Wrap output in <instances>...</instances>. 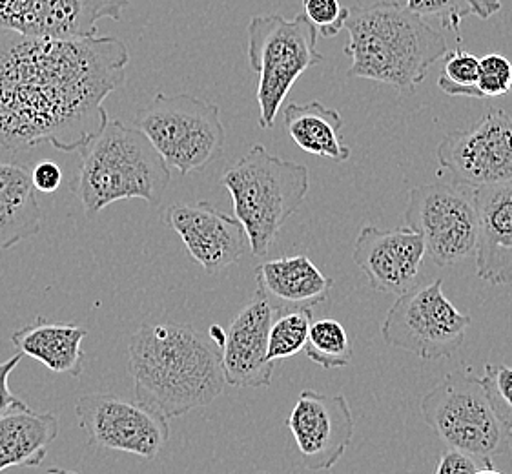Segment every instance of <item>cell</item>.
Returning a JSON list of instances; mask_svg holds the SVG:
<instances>
[{"instance_id":"18","label":"cell","mask_w":512,"mask_h":474,"mask_svg":"<svg viewBox=\"0 0 512 474\" xmlns=\"http://www.w3.org/2000/svg\"><path fill=\"white\" fill-rule=\"evenodd\" d=\"M476 274L494 287L512 283V181L474 188Z\"/></svg>"},{"instance_id":"19","label":"cell","mask_w":512,"mask_h":474,"mask_svg":"<svg viewBox=\"0 0 512 474\" xmlns=\"http://www.w3.org/2000/svg\"><path fill=\"white\" fill-rule=\"evenodd\" d=\"M257 292L277 314L312 309L328 298L334 279L325 276L307 256H288L256 268Z\"/></svg>"},{"instance_id":"24","label":"cell","mask_w":512,"mask_h":474,"mask_svg":"<svg viewBox=\"0 0 512 474\" xmlns=\"http://www.w3.org/2000/svg\"><path fill=\"white\" fill-rule=\"evenodd\" d=\"M305 354L323 369H343L354 358V347L347 329L339 321L328 318L312 323Z\"/></svg>"},{"instance_id":"23","label":"cell","mask_w":512,"mask_h":474,"mask_svg":"<svg viewBox=\"0 0 512 474\" xmlns=\"http://www.w3.org/2000/svg\"><path fill=\"white\" fill-rule=\"evenodd\" d=\"M285 128L303 152L325 157L334 163L349 161L352 150L343 143V117L338 110L319 101L290 103L283 110Z\"/></svg>"},{"instance_id":"21","label":"cell","mask_w":512,"mask_h":474,"mask_svg":"<svg viewBox=\"0 0 512 474\" xmlns=\"http://www.w3.org/2000/svg\"><path fill=\"white\" fill-rule=\"evenodd\" d=\"M86 336L88 330L82 329L81 325H62L37 318L30 325L15 330L11 334V343L19 354L41 361L46 369L79 378L84 363L82 340Z\"/></svg>"},{"instance_id":"7","label":"cell","mask_w":512,"mask_h":474,"mask_svg":"<svg viewBox=\"0 0 512 474\" xmlns=\"http://www.w3.org/2000/svg\"><path fill=\"white\" fill-rule=\"evenodd\" d=\"M134 126L181 176L203 170L225 150L219 106L190 93H157L152 103L137 110Z\"/></svg>"},{"instance_id":"20","label":"cell","mask_w":512,"mask_h":474,"mask_svg":"<svg viewBox=\"0 0 512 474\" xmlns=\"http://www.w3.org/2000/svg\"><path fill=\"white\" fill-rule=\"evenodd\" d=\"M41 217L30 166L0 154V250L37 236Z\"/></svg>"},{"instance_id":"30","label":"cell","mask_w":512,"mask_h":474,"mask_svg":"<svg viewBox=\"0 0 512 474\" xmlns=\"http://www.w3.org/2000/svg\"><path fill=\"white\" fill-rule=\"evenodd\" d=\"M478 90L485 97H503L512 90V62L502 53H489L480 59Z\"/></svg>"},{"instance_id":"32","label":"cell","mask_w":512,"mask_h":474,"mask_svg":"<svg viewBox=\"0 0 512 474\" xmlns=\"http://www.w3.org/2000/svg\"><path fill=\"white\" fill-rule=\"evenodd\" d=\"M31 181L37 192H44V194L57 192L62 185L61 166L44 159L31 168Z\"/></svg>"},{"instance_id":"22","label":"cell","mask_w":512,"mask_h":474,"mask_svg":"<svg viewBox=\"0 0 512 474\" xmlns=\"http://www.w3.org/2000/svg\"><path fill=\"white\" fill-rule=\"evenodd\" d=\"M59 436V416L28 405L0 416V473L11 467H39Z\"/></svg>"},{"instance_id":"15","label":"cell","mask_w":512,"mask_h":474,"mask_svg":"<svg viewBox=\"0 0 512 474\" xmlns=\"http://www.w3.org/2000/svg\"><path fill=\"white\" fill-rule=\"evenodd\" d=\"M163 221L177 232L188 254L208 274L232 267L250 248L236 216H228L206 201L170 205L163 212Z\"/></svg>"},{"instance_id":"11","label":"cell","mask_w":512,"mask_h":474,"mask_svg":"<svg viewBox=\"0 0 512 474\" xmlns=\"http://www.w3.org/2000/svg\"><path fill=\"white\" fill-rule=\"evenodd\" d=\"M75 414L88 444L106 451L154 460L170 440L168 418L135 398L93 392L77 400Z\"/></svg>"},{"instance_id":"36","label":"cell","mask_w":512,"mask_h":474,"mask_svg":"<svg viewBox=\"0 0 512 474\" xmlns=\"http://www.w3.org/2000/svg\"><path fill=\"white\" fill-rule=\"evenodd\" d=\"M41 474H79V473H75V471H66V469H61V467H52V469H46V471H42Z\"/></svg>"},{"instance_id":"17","label":"cell","mask_w":512,"mask_h":474,"mask_svg":"<svg viewBox=\"0 0 512 474\" xmlns=\"http://www.w3.org/2000/svg\"><path fill=\"white\" fill-rule=\"evenodd\" d=\"M274 307L256 292L226 330L223 371L226 383L237 389L272 385L274 363L267 360L268 332L276 320Z\"/></svg>"},{"instance_id":"28","label":"cell","mask_w":512,"mask_h":474,"mask_svg":"<svg viewBox=\"0 0 512 474\" xmlns=\"http://www.w3.org/2000/svg\"><path fill=\"white\" fill-rule=\"evenodd\" d=\"M412 13L420 17H434L441 22V28L460 33L461 24L471 17V6L467 0H407L405 4Z\"/></svg>"},{"instance_id":"16","label":"cell","mask_w":512,"mask_h":474,"mask_svg":"<svg viewBox=\"0 0 512 474\" xmlns=\"http://www.w3.org/2000/svg\"><path fill=\"white\" fill-rule=\"evenodd\" d=\"M425 256L423 237L409 227L361 228L352 248V259L370 289L396 296L416 289Z\"/></svg>"},{"instance_id":"8","label":"cell","mask_w":512,"mask_h":474,"mask_svg":"<svg viewBox=\"0 0 512 474\" xmlns=\"http://www.w3.org/2000/svg\"><path fill=\"white\" fill-rule=\"evenodd\" d=\"M421 416L449 449L492 467L507 433L494 413L480 378L471 369L449 372L420 402Z\"/></svg>"},{"instance_id":"3","label":"cell","mask_w":512,"mask_h":474,"mask_svg":"<svg viewBox=\"0 0 512 474\" xmlns=\"http://www.w3.org/2000/svg\"><path fill=\"white\" fill-rule=\"evenodd\" d=\"M345 30V53L352 59L350 79L389 84L398 92H414L449 52L440 30L392 0L349 8Z\"/></svg>"},{"instance_id":"29","label":"cell","mask_w":512,"mask_h":474,"mask_svg":"<svg viewBox=\"0 0 512 474\" xmlns=\"http://www.w3.org/2000/svg\"><path fill=\"white\" fill-rule=\"evenodd\" d=\"M303 15L321 37L332 39L345 30L349 8H345L341 0H303Z\"/></svg>"},{"instance_id":"9","label":"cell","mask_w":512,"mask_h":474,"mask_svg":"<svg viewBox=\"0 0 512 474\" xmlns=\"http://www.w3.org/2000/svg\"><path fill=\"white\" fill-rule=\"evenodd\" d=\"M472 318L452 305L443 292V279L412 289L394 301L381 327L389 347L421 360L452 358L460 351Z\"/></svg>"},{"instance_id":"26","label":"cell","mask_w":512,"mask_h":474,"mask_svg":"<svg viewBox=\"0 0 512 474\" xmlns=\"http://www.w3.org/2000/svg\"><path fill=\"white\" fill-rule=\"evenodd\" d=\"M480 79V57L465 52L461 46L449 50L443 57V72L438 79V88L451 97L483 99L478 90Z\"/></svg>"},{"instance_id":"14","label":"cell","mask_w":512,"mask_h":474,"mask_svg":"<svg viewBox=\"0 0 512 474\" xmlns=\"http://www.w3.org/2000/svg\"><path fill=\"white\" fill-rule=\"evenodd\" d=\"M287 427L301 462L310 471L334 469L354 438V416L343 394L305 389L288 416Z\"/></svg>"},{"instance_id":"27","label":"cell","mask_w":512,"mask_h":474,"mask_svg":"<svg viewBox=\"0 0 512 474\" xmlns=\"http://www.w3.org/2000/svg\"><path fill=\"white\" fill-rule=\"evenodd\" d=\"M480 382L505 431L512 427V369L507 365H485Z\"/></svg>"},{"instance_id":"13","label":"cell","mask_w":512,"mask_h":474,"mask_svg":"<svg viewBox=\"0 0 512 474\" xmlns=\"http://www.w3.org/2000/svg\"><path fill=\"white\" fill-rule=\"evenodd\" d=\"M130 0H0V31L26 37H95L103 19L121 21Z\"/></svg>"},{"instance_id":"12","label":"cell","mask_w":512,"mask_h":474,"mask_svg":"<svg viewBox=\"0 0 512 474\" xmlns=\"http://www.w3.org/2000/svg\"><path fill=\"white\" fill-rule=\"evenodd\" d=\"M438 176L469 188L512 181V117L489 108L467 130L445 135L438 146Z\"/></svg>"},{"instance_id":"33","label":"cell","mask_w":512,"mask_h":474,"mask_svg":"<svg viewBox=\"0 0 512 474\" xmlns=\"http://www.w3.org/2000/svg\"><path fill=\"white\" fill-rule=\"evenodd\" d=\"M480 469L476 458L461 453L456 449H449L441 454L434 474H474Z\"/></svg>"},{"instance_id":"4","label":"cell","mask_w":512,"mask_h":474,"mask_svg":"<svg viewBox=\"0 0 512 474\" xmlns=\"http://www.w3.org/2000/svg\"><path fill=\"white\" fill-rule=\"evenodd\" d=\"M75 192L88 217L124 199L159 205L172 181L170 168L135 126L108 119L81 150Z\"/></svg>"},{"instance_id":"2","label":"cell","mask_w":512,"mask_h":474,"mask_svg":"<svg viewBox=\"0 0 512 474\" xmlns=\"http://www.w3.org/2000/svg\"><path fill=\"white\" fill-rule=\"evenodd\" d=\"M134 398L172 420L217 400L223 351L192 325L144 323L128 341Z\"/></svg>"},{"instance_id":"39","label":"cell","mask_w":512,"mask_h":474,"mask_svg":"<svg viewBox=\"0 0 512 474\" xmlns=\"http://www.w3.org/2000/svg\"><path fill=\"white\" fill-rule=\"evenodd\" d=\"M257 474H268V473H257Z\"/></svg>"},{"instance_id":"34","label":"cell","mask_w":512,"mask_h":474,"mask_svg":"<svg viewBox=\"0 0 512 474\" xmlns=\"http://www.w3.org/2000/svg\"><path fill=\"white\" fill-rule=\"evenodd\" d=\"M467 4L471 6L472 15L487 21L502 10L503 0H467Z\"/></svg>"},{"instance_id":"37","label":"cell","mask_w":512,"mask_h":474,"mask_svg":"<svg viewBox=\"0 0 512 474\" xmlns=\"http://www.w3.org/2000/svg\"><path fill=\"white\" fill-rule=\"evenodd\" d=\"M474 474H503L500 471H496V469H492V467H485V469H478Z\"/></svg>"},{"instance_id":"38","label":"cell","mask_w":512,"mask_h":474,"mask_svg":"<svg viewBox=\"0 0 512 474\" xmlns=\"http://www.w3.org/2000/svg\"><path fill=\"white\" fill-rule=\"evenodd\" d=\"M507 440H509V447H511V451H512V427L511 429H507Z\"/></svg>"},{"instance_id":"6","label":"cell","mask_w":512,"mask_h":474,"mask_svg":"<svg viewBox=\"0 0 512 474\" xmlns=\"http://www.w3.org/2000/svg\"><path fill=\"white\" fill-rule=\"evenodd\" d=\"M248 62L257 75L259 126L270 130L297 79L321 64L319 33L303 13L292 21L281 15H257L248 22Z\"/></svg>"},{"instance_id":"31","label":"cell","mask_w":512,"mask_h":474,"mask_svg":"<svg viewBox=\"0 0 512 474\" xmlns=\"http://www.w3.org/2000/svg\"><path fill=\"white\" fill-rule=\"evenodd\" d=\"M21 361L22 354H17V356H13L10 360L0 363V416L28 405L21 398H17L10 389L11 372L21 365Z\"/></svg>"},{"instance_id":"25","label":"cell","mask_w":512,"mask_h":474,"mask_svg":"<svg viewBox=\"0 0 512 474\" xmlns=\"http://www.w3.org/2000/svg\"><path fill=\"white\" fill-rule=\"evenodd\" d=\"M312 323V309L288 310L277 314L268 332L267 360L276 363L305 351Z\"/></svg>"},{"instance_id":"1","label":"cell","mask_w":512,"mask_h":474,"mask_svg":"<svg viewBox=\"0 0 512 474\" xmlns=\"http://www.w3.org/2000/svg\"><path fill=\"white\" fill-rule=\"evenodd\" d=\"M128 46L115 37L48 39L0 31V154L41 145L79 152L108 123Z\"/></svg>"},{"instance_id":"5","label":"cell","mask_w":512,"mask_h":474,"mask_svg":"<svg viewBox=\"0 0 512 474\" xmlns=\"http://www.w3.org/2000/svg\"><path fill=\"white\" fill-rule=\"evenodd\" d=\"M221 185L232 197L236 219L245 228L250 252L263 258L279 230L305 203L310 188L307 166L254 145L236 165L226 168Z\"/></svg>"},{"instance_id":"35","label":"cell","mask_w":512,"mask_h":474,"mask_svg":"<svg viewBox=\"0 0 512 474\" xmlns=\"http://www.w3.org/2000/svg\"><path fill=\"white\" fill-rule=\"evenodd\" d=\"M208 338L216 343L217 347H221L223 349V345H225L226 340V332L221 329L219 325H212L210 330H208Z\"/></svg>"},{"instance_id":"10","label":"cell","mask_w":512,"mask_h":474,"mask_svg":"<svg viewBox=\"0 0 512 474\" xmlns=\"http://www.w3.org/2000/svg\"><path fill=\"white\" fill-rule=\"evenodd\" d=\"M405 227L423 237L427 256L434 265L447 268L460 263L476 250L478 212L474 188L445 177L412 188L405 208Z\"/></svg>"}]
</instances>
